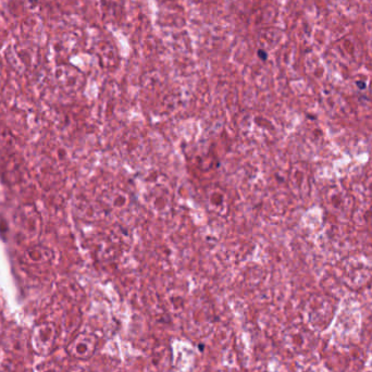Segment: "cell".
Segmentation results:
<instances>
[{"label":"cell","mask_w":372,"mask_h":372,"mask_svg":"<svg viewBox=\"0 0 372 372\" xmlns=\"http://www.w3.org/2000/svg\"><path fill=\"white\" fill-rule=\"evenodd\" d=\"M259 56L261 57V58H263V59H266V53H264V50H259Z\"/></svg>","instance_id":"cell-1"}]
</instances>
